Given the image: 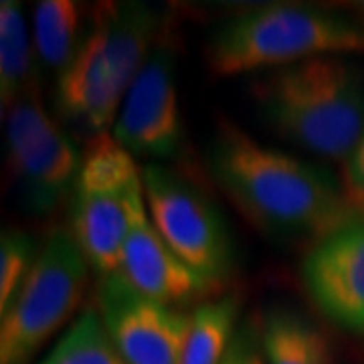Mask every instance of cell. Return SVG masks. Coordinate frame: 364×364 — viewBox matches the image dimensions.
<instances>
[{
    "mask_svg": "<svg viewBox=\"0 0 364 364\" xmlns=\"http://www.w3.org/2000/svg\"><path fill=\"white\" fill-rule=\"evenodd\" d=\"M207 162L217 186L265 235L312 245L360 215L338 174L257 142L233 122L217 124Z\"/></svg>",
    "mask_w": 364,
    "mask_h": 364,
    "instance_id": "6da1fadb",
    "label": "cell"
},
{
    "mask_svg": "<svg viewBox=\"0 0 364 364\" xmlns=\"http://www.w3.org/2000/svg\"><path fill=\"white\" fill-rule=\"evenodd\" d=\"M348 57H314L257 75L251 93L267 128L344 164L364 136V69Z\"/></svg>",
    "mask_w": 364,
    "mask_h": 364,
    "instance_id": "7a4b0ae2",
    "label": "cell"
},
{
    "mask_svg": "<svg viewBox=\"0 0 364 364\" xmlns=\"http://www.w3.org/2000/svg\"><path fill=\"white\" fill-rule=\"evenodd\" d=\"M168 16L138 0L95 4L75 57L57 75L59 116L90 132V138L109 134Z\"/></svg>",
    "mask_w": 364,
    "mask_h": 364,
    "instance_id": "3957f363",
    "label": "cell"
},
{
    "mask_svg": "<svg viewBox=\"0 0 364 364\" xmlns=\"http://www.w3.org/2000/svg\"><path fill=\"white\" fill-rule=\"evenodd\" d=\"M356 53H364V25L348 14L304 2H267L217 25L205 59L213 75L235 77Z\"/></svg>",
    "mask_w": 364,
    "mask_h": 364,
    "instance_id": "277c9868",
    "label": "cell"
},
{
    "mask_svg": "<svg viewBox=\"0 0 364 364\" xmlns=\"http://www.w3.org/2000/svg\"><path fill=\"white\" fill-rule=\"evenodd\" d=\"M91 267L69 229H53L11 304L0 312V364H31L85 298Z\"/></svg>",
    "mask_w": 364,
    "mask_h": 364,
    "instance_id": "5b68a950",
    "label": "cell"
},
{
    "mask_svg": "<svg viewBox=\"0 0 364 364\" xmlns=\"http://www.w3.org/2000/svg\"><path fill=\"white\" fill-rule=\"evenodd\" d=\"M69 196V233L95 277L119 273L130 208L142 188V168L112 134L91 136Z\"/></svg>",
    "mask_w": 364,
    "mask_h": 364,
    "instance_id": "8992f818",
    "label": "cell"
},
{
    "mask_svg": "<svg viewBox=\"0 0 364 364\" xmlns=\"http://www.w3.org/2000/svg\"><path fill=\"white\" fill-rule=\"evenodd\" d=\"M144 200L160 237L191 269L219 287L235 263L229 225L215 200L181 170L148 162Z\"/></svg>",
    "mask_w": 364,
    "mask_h": 364,
    "instance_id": "52a82bcc",
    "label": "cell"
},
{
    "mask_svg": "<svg viewBox=\"0 0 364 364\" xmlns=\"http://www.w3.org/2000/svg\"><path fill=\"white\" fill-rule=\"evenodd\" d=\"M6 164L21 205L33 215H51L69 203L81 168V152L43 107L37 93L6 114Z\"/></svg>",
    "mask_w": 364,
    "mask_h": 364,
    "instance_id": "ba28073f",
    "label": "cell"
},
{
    "mask_svg": "<svg viewBox=\"0 0 364 364\" xmlns=\"http://www.w3.org/2000/svg\"><path fill=\"white\" fill-rule=\"evenodd\" d=\"M178 35L168 16L109 132L134 158L168 164L182 154L184 126L178 102Z\"/></svg>",
    "mask_w": 364,
    "mask_h": 364,
    "instance_id": "9c48e42d",
    "label": "cell"
},
{
    "mask_svg": "<svg viewBox=\"0 0 364 364\" xmlns=\"http://www.w3.org/2000/svg\"><path fill=\"white\" fill-rule=\"evenodd\" d=\"M95 310L126 364H181L191 312L146 298L122 273L97 277Z\"/></svg>",
    "mask_w": 364,
    "mask_h": 364,
    "instance_id": "30bf717a",
    "label": "cell"
},
{
    "mask_svg": "<svg viewBox=\"0 0 364 364\" xmlns=\"http://www.w3.org/2000/svg\"><path fill=\"white\" fill-rule=\"evenodd\" d=\"M299 277L314 308L350 334H364V215L308 247Z\"/></svg>",
    "mask_w": 364,
    "mask_h": 364,
    "instance_id": "8fae6325",
    "label": "cell"
},
{
    "mask_svg": "<svg viewBox=\"0 0 364 364\" xmlns=\"http://www.w3.org/2000/svg\"><path fill=\"white\" fill-rule=\"evenodd\" d=\"M119 273L146 298L184 312L215 298L219 289L193 272L160 237L148 215L144 188L132 200Z\"/></svg>",
    "mask_w": 364,
    "mask_h": 364,
    "instance_id": "7c38bea8",
    "label": "cell"
},
{
    "mask_svg": "<svg viewBox=\"0 0 364 364\" xmlns=\"http://www.w3.org/2000/svg\"><path fill=\"white\" fill-rule=\"evenodd\" d=\"M39 59L33 28L16 0L0 2V105L6 114L23 97L37 93Z\"/></svg>",
    "mask_w": 364,
    "mask_h": 364,
    "instance_id": "4fadbf2b",
    "label": "cell"
},
{
    "mask_svg": "<svg viewBox=\"0 0 364 364\" xmlns=\"http://www.w3.org/2000/svg\"><path fill=\"white\" fill-rule=\"evenodd\" d=\"M259 334L267 364H332L324 332L291 308L267 310L259 320Z\"/></svg>",
    "mask_w": 364,
    "mask_h": 364,
    "instance_id": "5bb4252c",
    "label": "cell"
},
{
    "mask_svg": "<svg viewBox=\"0 0 364 364\" xmlns=\"http://www.w3.org/2000/svg\"><path fill=\"white\" fill-rule=\"evenodd\" d=\"M90 11L73 0H41L33 11V41L39 65L57 71L65 69L75 57L87 28Z\"/></svg>",
    "mask_w": 364,
    "mask_h": 364,
    "instance_id": "9a60e30c",
    "label": "cell"
},
{
    "mask_svg": "<svg viewBox=\"0 0 364 364\" xmlns=\"http://www.w3.org/2000/svg\"><path fill=\"white\" fill-rule=\"evenodd\" d=\"M239 310L241 298L233 291L193 308L181 364H221L237 332Z\"/></svg>",
    "mask_w": 364,
    "mask_h": 364,
    "instance_id": "2e32d148",
    "label": "cell"
},
{
    "mask_svg": "<svg viewBox=\"0 0 364 364\" xmlns=\"http://www.w3.org/2000/svg\"><path fill=\"white\" fill-rule=\"evenodd\" d=\"M39 364H126L95 306L83 308Z\"/></svg>",
    "mask_w": 364,
    "mask_h": 364,
    "instance_id": "e0dca14e",
    "label": "cell"
},
{
    "mask_svg": "<svg viewBox=\"0 0 364 364\" xmlns=\"http://www.w3.org/2000/svg\"><path fill=\"white\" fill-rule=\"evenodd\" d=\"M37 239L23 229H2L0 235V312L11 304L39 257Z\"/></svg>",
    "mask_w": 364,
    "mask_h": 364,
    "instance_id": "ac0fdd59",
    "label": "cell"
},
{
    "mask_svg": "<svg viewBox=\"0 0 364 364\" xmlns=\"http://www.w3.org/2000/svg\"><path fill=\"white\" fill-rule=\"evenodd\" d=\"M221 364H267L263 346H261L257 320H245L237 328L233 340H231V346Z\"/></svg>",
    "mask_w": 364,
    "mask_h": 364,
    "instance_id": "d6986e66",
    "label": "cell"
},
{
    "mask_svg": "<svg viewBox=\"0 0 364 364\" xmlns=\"http://www.w3.org/2000/svg\"><path fill=\"white\" fill-rule=\"evenodd\" d=\"M342 166H344L342 182L348 193V198L354 208L364 215V136Z\"/></svg>",
    "mask_w": 364,
    "mask_h": 364,
    "instance_id": "ffe728a7",
    "label": "cell"
},
{
    "mask_svg": "<svg viewBox=\"0 0 364 364\" xmlns=\"http://www.w3.org/2000/svg\"><path fill=\"white\" fill-rule=\"evenodd\" d=\"M360 9H363V11H364V2H360Z\"/></svg>",
    "mask_w": 364,
    "mask_h": 364,
    "instance_id": "44dd1931",
    "label": "cell"
}]
</instances>
